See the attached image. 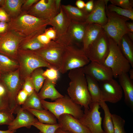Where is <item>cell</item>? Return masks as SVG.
<instances>
[{
  "label": "cell",
  "instance_id": "cell-22",
  "mask_svg": "<svg viewBox=\"0 0 133 133\" xmlns=\"http://www.w3.org/2000/svg\"><path fill=\"white\" fill-rule=\"evenodd\" d=\"M103 30L102 26L96 23L87 24L83 41L82 48L85 52Z\"/></svg>",
  "mask_w": 133,
  "mask_h": 133
},
{
  "label": "cell",
  "instance_id": "cell-56",
  "mask_svg": "<svg viewBox=\"0 0 133 133\" xmlns=\"http://www.w3.org/2000/svg\"><path fill=\"white\" fill-rule=\"evenodd\" d=\"M5 0H0V7H2L4 4Z\"/></svg>",
  "mask_w": 133,
  "mask_h": 133
},
{
  "label": "cell",
  "instance_id": "cell-7",
  "mask_svg": "<svg viewBox=\"0 0 133 133\" xmlns=\"http://www.w3.org/2000/svg\"><path fill=\"white\" fill-rule=\"evenodd\" d=\"M106 13L107 21L105 24L102 26L103 30L107 35L118 45L122 37L129 32L126 23L130 19L109 11L106 8Z\"/></svg>",
  "mask_w": 133,
  "mask_h": 133
},
{
  "label": "cell",
  "instance_id": "cell-41",
  "mask_svg": "<svg viewBox=\"0 0 133 133\" xmlns=\"http://www.w3.org/2000/svg\"><path fill=\"white\" fill-rule=\"evenodd\" d=\"M22 87V89L27 93L28 96L31 94L35 91L34 86L30 77L27 78L25 80Z\"/></svg>",
  "mask_w": 133,
  "mask_h": 133
},
{
  "label": "cell",
  "instance_id": "cell-20",
  "mask_svg": "<svg viewBox=\"0 0 133 133\" xmlns=\"http://www.w3.org/2000/svg\"><path fill=\"white\" fill-rule=\"evenodd\" d=\"M16 117L8 127L10 131L16 130L20 128L25 127L30 128L34 122L38 121L34 116L29 111L20 107L17 112Z\"/></svg>",
  "mask_w": 133,
  "mask_h": 133
},
{
  "label": "cell",
  "instance_id": "cell-13",
  "mask_svg": "<svg viewBox=\"0 0 133 133\" xmlns=\"http://www.w3.org/2000/svg\"><path fill=\"white\" fill-rule=\"evenodd\" d=\"M26 12L36 17L49 20L59 13L55 0H39Z\"/></svg>",
  "mask_w": 133,
  "mask_h": 133
},
{
  "label": "cell",
  "instance_id": "cell-34",
  "mask_svg": "<svg viewBox=\"0 0 133 133\" xmlns=\"http://www.w3.org/2000/svg\"><path fill=\"white\" fill-rule=\"evenodd\" d=\"M45 45L40 43L37 37L26 40H22L19 44V49L36 51L43 48Z\"/></svg>",
  "mask_w": 133,
  "mask_h": 133
},
{
  "label": "cell",
  "instance_id": "cell-38",
  "mask_svg": "<svg viewBox=\"0 0 133 133\" xmlns=\"http://www.w3.org/2000/svg\"><path fill=\"white\" fill-rule=\"evenodd\" d=\"M13 114L7 111H0V125H9L15 119Z\"/></svg>",
  "mask_w": 133,
  "mask_h": 133
},
{
  "label": "cell",
  "instance_id": "cell-49",
  "mask_svg": "<svg viewBox=\"0 0 133 133\" xmlns=\"http://www.w3.org/2000/svg\"><path fill=\"white\" fill-rule=\"evenodd\" d=\"M85 3L82 0H77L75 2V4L77 7L80 9H83L84 8Z\"/></svg>",
  "mask_w": 133,
  "mask_h": 133
},
{
  "label": "cell",
  "instance_id": "cell-11",
  "mask_svg": "<svg viewBox=\"0 0 133 133\" xmlns=\"http://www.w3.org/2000/svg\"><path fill=\"white\" fill-rule=\"evenodd\" d=\"M99 102H91L89 108L84 109L82 116L78 119L91 133H104L101 127L102 118Z\"/></svg>",
  "mask_w": 133,
  "mask_h": 133
},
{
  "label": "cell",
  "instance_id": "cell-31",
  "mask_svg": "<svg viewBox=\"0 0 133 133\" xmlns=\"http://www.w3.org/2000/svg\"><path fill=\"white\" fill-rule=\"evenodd\" d=\"M1 75L0 74V80L2 78ZM7 111L13 113L9 107L8 92L2 79L1 81H0V111Z\"/></svg>",
  "mask_w": 133,
  "mask_h": 133
},
{
  "label": "cell",
  "instance_id": "cell-10",
  "mask_svg": "<svg viewBox=\"0 0 133 133\" xmlns=\"http://www.w3.org/2000/svg\"><path fill=\"white\" fill-rule=\"evenodd\" d=\"M2 79L8 92L10 109L13 113L16 114L17 110L21 107L17 104L16 97L23 85L20 77L19 68L4 74Z\"/></svg>",
  "mask_w": 133,
  "mask_h": 133
},
{
  "label": "cell",
  "instance_id": "cell-26",
  "mask_svg": "<svg viewBox=\"0 0 133 133\" xmlns=\"http://www.w3.org/2000/svg\"><path fill=\"white\" fill-rule=\"evenodd\" d=\"M85 76L91 102L99 103L102 100V97L98 82L88 76Z\"/></svg>",
  "mask_w": 133,
  "mask_h": 133
},
{
  "label": "cell",
  "instance_id": "cell-32",
  "mask_svg": "<svg viewBox=\"0 0 133 133\" xmlns=\"http://www.w3.org/2000/svg\"><path fill=\"white\" fill-rule=\"evenodd\" d=\"M21 108L24 109H26L37 110H42L44 109L41 103V100L39 97L38 93L34 91L28 97Z\"/></svg>",
  "mask_w": 133,
  "mask_h": 133
},
{
  "label": "cell",
  "instance_id": "cell-9",
  "mask_svg": "<svg viewBox=\"0 0 133 133\" xmlns=\"http://www.w3.org/2000/svg\"><path fill=\"white\" fill-rule=\"evenodd\" d=\"M109 51L108 36L103 30L97 39L85 51L90 62L103 64Z\"/></svg>",
  "mask_w": 133,
  "mask_h": 133
},
{
  "label": "cell",
  "instance_id": "cell-16",
  "mask_svg": "<svg viewBox=\"0 0 133 133\" xmlns=\"http://www.w3.org/2000/svg\"><path fill=\"white\" fill-rule=\"evenodd\" d=\"M82 69L85 75L99 83L111 79L113 77L112 71L110 68L97 62H90Z\"/></svg>",
  "mask_w": 133,
  "mask_h": 133
},
{
  "label": "cell",
  "instance_id": "cell-52",
  "mask_svg": "<svg viewBox=\"0 0 133 133\" xmlns=\"http://www.w3.org/2000/svg\"><path fill=\"white\" fill-rule=\"evenodd\" d=\"M16 130L10 131L8 130L6 131L0 130V133H15Z\"/></svg>",
  "mask_w": 133,
  "mask_h": 133
},
{
  "label": "cell",
  "instance_id": "cell-29",
  "mask_svg": "<svg viewBox=\"0 0 133 133\" xmlns=\"http://www.w3.org/2000/svg\"><path fill=\"white\" fill-rule=\"evenodd\" d=\"M17 62L0 53V73L5 74L15 71L19 68Z\"/></svg>",
  "mask_w": 133,
  "mask_h": 133
},
{
  "label": "cell",
  "instance_id": "cell-51",
  "mask_svg": "<svg viewBox=\"0 0 133 133\" xmlns=\"http://www.w3.org/2000/svg\"><path fill=\"white\" fill-rule=\"evenodd\" d=\"M61 0H55L56 7L59 13L60 12L61 7Z\"/></svg>",
  "mask_w": 133,
  "mask_h": 133
},
{
  "label": "cell",
  "instance_id": "cell-30",
  "mask_svg": "<svg viewBox=\"0 0 133 133\" xmlns=\"http://www.w3.org/2000/svg\"><path fill=\"white\" fill-rule=\"evenodd\" d=\"M100 106L103 110L104 116L103 126L104 133H114V127L112 118V114L105 102L101 100L99 102Z\"/></svg>",
  "mask_w": 133,
  "mask_h": 133
},
{
  "label": "cell",
  "instance_id": "cell-37",
  "mask_svg": "<svg viewBox=\"0 0 133 133\" xmlns=\"http://www.w3.org/2000/svg\"><path fill=\"white\" fill-rule=\"evenodd\" d=\"M114 133H127L125 129V120L120 116L116 114H112Z\"/></svg>",
  "mask_w": 133,
  "mask_h": 133
},
{
  "label": "cell",
  "instance_id": "cell-2",
  "mask_svg": "<svg viewBox=\"0 0 133 133\" xmlns=\"http://www.w3.org/2000/svg\"><path fill=\"white\" fill-rule=\"evenodd\" d=\"M68 77L70 80L67 89L68 96L74 102L83 107L84 109L89 108L91 102V98L85 75L82 68L70 70Z\"/></svg>",
  "mask_w": 133,
  "mask_h": 133
},
{
  "label": "cell",
  "instance_id": "cell-55",
  "mask_svg": "<svg viewBox=\"0 0 133 133\" xmlns=\"http://www.w3.org/2000/svg\"><path fill=\"white\" fill-rule=\"evenodd\" d=\"M55 133H66L63 130H62L60 128H59L57 129Z\"/></svg>",
  "mask_w": 133,
  "mask_h": 133
},
{
  "label": "cell",
  "instance_id": "cell-45",
  "mask_svg": "<svg viewBox=\"0 0 133 133\" xmlns=\"http://www.w3.org/2000/svg\"><path fill=\"white\" fill-rule=\"evenodd\" d=\"M10 19L5 11L2 7H0V22L8 23Z\"/></svg>",
  "mask_w": 133,
  "mask_h": 133
},
{
  "label": "cell",
  "instance_id": "cell-57",
  "mask_svg": "<svg viewBox=\"0 0 133 133\" xmlns=\"http://www.w3.org/2000/svg\"><path fill=\"white\" fill-rule=\"evenodd\" d=\"M42 133L40 131L39 133Z\"/></svg>",
  "mask_w": 133,
  "mask_h": 133
},
{
  "label": "cell",
  "instance_id": "cell-12",
  "mask_svg": "<svg viewBox=\"0 0 133 133\" xmlns=\"http://www.w3.org/2000/svg\"><path fill=\"white\" fill-rule=\"evenodd\" d=\"M23 39L9 30L0 34V53L17 61L19 46Z\"/></svg>",
  "mask_w": 133,
  "mask_h": 133
},
{
  "label": "cell",
  "instance_id": "cell-58",
  "mask_svg": "<svg viewBox=\"0 0 133 133\" xmlns=\"http://www.w3.org/2000/svg\"></svg>",
  "mask_w": 133,
  "mask_h": 133
},
{
  "label": "cell",
  "instance_id": "cell-15",
  "mask_svg": "<svg viewBox=\"0 0 133 133\" xmlns=\"http://www.w3.org/2000/svg\"><path fill=\"white\" fill-rule=\"evenodd\" d=\"M71 22L61 6L59 13L49 20L48 23V25L51 26L56 31V37L55 41L64 45V40Z\"/></svg>",
  "mask_w": 133,
  "mask_h": 133
},
{
  "label": "cell",
  "instance_id": "cell-33",
  "mask_svg": "<svg viewBox=\"0 0 133 133\" xmlns=\"http://www.w3.org/2000/svg\"><path fill=\"white\" fill-rule=\"evenodd\" d=\"M44 71L42 67L38 68L32 72L30 76L34 90L37 93L42 87L46 79L43 75Z\"/></svg>",
  "mask_w": 133,
  "mask_h": 133
},
{
  "label": "cell",
  "instance_id": "cell-1",
  "mask_svg": "<svg viewBox=\"0 0 133 133\" xmlns=\"http://www.w3.org/2000/svg\"><path fill=\"white\" fill-rule=\"evenodd\" d=\"M49 20L39 18L21 12L16 17L10 19L7 30L14 32L26 40L37 37L44 33Z\"/></svg>",
  "mask_w": 133,
  "mask_h": 133
},
{
  "label": "cell",
  "instance_id": "cell-14",
  "mask_svg": "<svg viewBox=\"0 0 133 133\" xmlns=\"http://www.w3.org/2000/svg\"><path fill=\"white\" fill-rule=\"evenodd\" d=\"M99 83L102 94V101L116 103L120 100L123 97V91L116 81L113 78Z\"/></svg>",
  "mask_w": 133,
  "mask_h": 133
},
{
  "label": "cell",
  "instance_id": "cell-4",
  "mask_svg": "<svg viewBox=\"0 0 133 133\" xmlns=\"http://www.w3.org/2000/svg\"><path fill=\"white\" fill-rule=\"evenodd\" d=\"M17 61L19 67L20 79L30 77L32 72L39 67H52L34 51L18 49Z\"/></svg>",
  "mask_w": 133,
  "mask_h": 133
},
{
  "label": "cell",
  "instance_id": "cell-19",
  "mask_svg": "<svg viewBox=\"0 0 133 133\" xmlns=\"http://www.w3.org/2000/svg\"><path fill=\"white\" fill-rule=\"evenodd\" d=\"M109 0H94V6L89 13L85 23L87 24L96 23L103 26L107 21L106 8Z\"/></svg>",
  "mask_w": 133,
  "mask_h": 133
},
{
  "label": "cell",
  "instance_id": "cell-50",
  "mask_svg": "<svg viewBox=\"0 0 133 133\" xmlns=\"http://www.w3.org/2000/svg\"><path fill=\"white\" fill-rule=\"evenodd\" d=\"M126 25L129 31L133 33V23L132 22L127 21L126 23Z\"/></svg>",
  "mask_w": 133,
  "mask_h": 133
},
{
  "label": "cell",
  "instance_id": "cell-43",
  "mask_svg": "<svg viewBox=\"0 0 133 133\" xmlns=\"http://www.w3.org/2000/svg\"><path fill=\"white\" fill-rule=\"evenodd\" d=\"M39 0H25L21 8V12H26Z\"/></svg>",
  "mask_w": 133,
  "mask_h": 133
},
{
  "label": "cell",
  "instance_id": "cell-5",
  "mask_svg": "<svg viewBox=\"0 0 133 133\" xmlns=\"http://www.w3.org/2000/svg\"><path fill=\"white\" fill-rule=\"evenodd\" d=\"M108 37L109 51L103 64L112 70L115 78L123 73H127L131 68V65L121 52L119 46Z\"/></svg>",
  "mask_w": 133,
  "mask_h": 133
},
{
  "label": "cell",
  "instance_id": "cell-47",
  "mask_svg": "<svg viewBox=\"0 0 133 133\" xmlns=\"http://www.w3.org/2000/svg\"><path fill=\"white\" fill-rule=\"evenodd\" d=\"M94 0H89L85 3L84 9L89 13L92 11L93 8Z\"/></svg>",
  "mask_w": 133,
  "mask_h": 133
},
{
  "label": "cell",
  "instance_id": "cell-35",
  "mask_svg": "<svg viewBox=\"0 0 133 133\" xmlns=\"http://www.w3.org/2000/svg\"><path fill=\"white\" fill-rule=\"evenodd\" d=\"M106 8L109 11L114 12L118 15L133 20V10L124 9L112 4L107 5Z\"/></svg>",
  "mask_w": 133,
  "mask_h": 133
},
{
  "label": "cell",
  "instance_id": "cell-42",
  "mask_svg": "<svg viewBox=\"0 0 133 133\" xmlns=\"http://www.w3.org/2000/svg\"><path fill=\"white\" fill-rule=\"evenodd\" d=\"M28 96L27 93L23 89L18 92L16 97V102L17 105L20 106L22 105L25 101Z\"/></svg>",
  "mask_w": 133,
  "mask_h": 133
},
{
  "label": "cell",
  "instance_id": "cell-28",
  "mask_svg": "<svg viewBox=\"0 0 133 133\" xmlns=\"http://www.w3.org/2000/svg\"><path fill=\"white\" fill-rule=\"evenodd\" d=\"M124 56L129 61L131 66L133 67V44L127 34L122 38L118 45Z\"/></svg>",
  "mask_w": 133,
  "mask_h": 133
},
{
  "label": "cell",
  "instance_id": "cell-48",
  "mask_svg": "<svg viewBox=\"0 0 133 133\" xmlns=\"http://www.w3.org/2000/svg\"><path fill=\"white\" fill-rule=\"evenodd\" d=\"M8 23L0 22V34L4 33L7 30Z\"/></svg>",
  "mask_w": 133,
  "mask_h": 133
},
{
  "label": "cell",
  "instance_id": "cell-18",
  "mask_svg": "<svg viewBox=\"0 0 133 133\" xmlns=\"http://www.w3.org/2000/svg\"><path fill=\"white\" fill-rule=\"evenodd\" d=\"M57 119L61 126L60 128L66 133H91L78 119L71 115L63 114Z\"/></svg>",
  "mask_w": 133,
  "mask_h": 133
},
{
  "label": "cell",
  "instance_id": "cell-24",
  "mask_svg": "<svg viewBox=\"0 0 133 133\" xmlns=\"http://www.w3.org/2000/svg\"><path fill=\"white\" fill-rule=\"evenodd\" d=\"M56 84V83L46 78L40 91L38 93L40 99L44 100L49 99L51 100H55L63 97L64 95L60 94L56 89L55 86Z\"/></svg>",
  "mask_w": 133,
  "mask_h": 133
},
{
  "label": "cell",
  "instance_id": "cell-44",
  "mask_svg": "<svg viewBox=\"0 0 133 133\" xmlns=\"http://www.w3.org/2000/svg\"><path fill=\"white\" fill-rule=\"evenodd\" d=\"M44 33L50 39L55 41L56 37V33L54 29L52 27L46 29Z\"/></svg>",
  "mask_w": 133,
  "mask_h": 133
},
{
  "label": "cell",
  "instance_id": "cell-40",
  "mask_svg": "<svg viewBox=\"0 0 133 133\" xmlns=\"http://www.w3.org/2000/svg\"><path fill=\"white\" fill-rule=\"evenodd\" d=\"M59 71L53 68H49L44 71L43 75L50 80L57 83L59 78Z\"/></svg>",
  "mask_w": 133,
  "mask_h": 133
},
{
  "label": "cell",
  "instance_id": "cell-6",
  "mask_svg": "<svg viewBox=\"0 0 133 133\" xmlns=\"http://www.w3.org/2000/svg\"><path fill=\"white\" fill-rule=\"evenodd\" d=\"M90 62L82 48L73 45L66 46L59 72L64 74L68 71L82 68Z\"/></svg>",
  "mask_w": 133,
  "mask_h": 133
},
{
  "label": "cell",
  "instance_id": "cell-3",
  "mask_svg": "<svg viewBox=\"0 0 133 133\" xmlns=\"http://www.w3.org/2000/svg\"><path fill=\"white\" fill-rule=\"evenodd\" d=\"M41 102L43 109L51 112L57 119L60 116L67 114L79 119L83 114L82 107L74 102L66 95L53 102L42 100H41Z\"/></svg>",
  "mask_w": 133,
  "mask_h": 133
},
{
  "label": "cell",
  "instance_id": "cell-53",
  "mask_svg": "<svg viewBox=\"0 0 133 133\" xmlns=\"http://www.w3.org/2000/svg\"><path fill=\"white\" fill-rule=\"evenodd\" d=\"M130 74L129 78L131 80H133V69L131 68L129 72Z\"/></svg>",
  "mask_w": 133,
  "mask_h": 133
},
{
  "label": "cell",
  "instance_id": "cell-8",
  "mask_svg": "<svg viewBox=\"0 0 133 133\" xmlns=\"http://www.w3.org/2000/svg\"><path fill=\"white\" fill-rule=\"evenodd\" d=\"M66 47L57 41L52 40L43 48L34 51L59 72Z\"/></svg>",
  "mask_w": 133,
  "mask_h": 133
},
{
  "label": "cell",
  "instance_id": "cell-46",
  "mask_svg": "<svg viewBox=\"0 0 133 133\" xmlns=\"http://www.w3.org/2000/svg\"><path fill=\"white\" fill-rule=\"evenodd\" d=\"M37 38L40 43L44 45L48 44L51 40L44 33L38 36Z\"/></svg>",
  "mask_w": 133,
  "mask_h": 133
},
{
  "label": "cell",
  "instance_id": "cell-39",
  "mask_svg": "<svg viewBox=\"0 0 133 133\" xmlns=\"http://www.w3.org/2000/svg\"><path fill=\"white\" fill-rule=\"evenodd\" d=\"M112 4L121 8L133 10V1L132 0H109Z\"/></svg>",
  "mask_w": 133,
  "mask_h": 133
},
{
  "label": "cell",
  "instance_id": "cell-36",
  "mask_svg": "<svg viewBox=\"0 0 133 133\" xmlns=\"http://www.w3.org/2000/svg\"><path fill=\"white\" fill-rule=\"evenodd\" d=\"M32 125L43 133H55L56 130L61 127L58 123L54 124H49L41 123L38 121L34 123Z\"/></svg>",
  "mask_w": 133,
  "mask_h": 133
},
{
  "label": "cell",
  "instance_id": "cell-23",
  "mask_svg": "<svg viewBox=\"0 0 133 133\" xmlns=\"http://www.w3.org/2000/svg\"><path fill=\"white\" fill-rule=\"evenodd\" d=\"M61 6L71 21L85 23L89 13L84 8L80 9L70 4L61 5Z\"/></svg>",
  "mask_w": 133,
  "mask_h": 133
},
{
  "label": "cell",
  "instance_id": "cell-25",
  "mask_svg": "<svg viewBox=\"0 0 133 133\" xmlns=\"http://www.w3.org/2000/svg\"><path fill=\"white\" fill-rule=\"evenodd\" d=\"M25 0H5L1 7L6 12L10 19L15 18L21 12V8Z\"/></svg>",
  "mask_w": 133,
  "mask_h": 133
},
{
  "label": "cell",
  "instance_id": "cell-17",
  "mask_svg": "<svg viewBox=\"0 0 133 133\" xmlns=\"http://www.w3.org/2000/svg\"><path fill=\"white\" fill-rule=\"evenodd\" d=\"M87 25L85 23L71 21L64 40V45L66 46L73 45L80 48L82 46Z\"/></svg>",
  "mask_w": 133,
  "mask_h": 133
},
{
  "label": "cell",
  "instance_id": "cell-27",
  "mask_svg": "<svg viewBox=\"0 0 133 133\" xmlns=\"http://www.w3.org/2000/svg\"><path fill=\"white\" fill-rule=\"evenodd\" d=\"M25 109L35 116L38 121L41 123L49 124H54L58 123L56 117L49 110L44 109L41 110L30 109Z\"/></svg>",
  "mask_w": 133,
  "mask_h": 133
},
{
  "label": "cell",
  "instance_id": "cell-21",
  "mask_svg": "<svg viewBox=\"0 0 133 133\" xmlns=\"http://www.w3.org/2000/svg\"><path fill=\"white\" fill-rule=\"evenodd\" d=\"M119 84L124 95L126 104L133 110V83L127 73H123L118 77Z\"/></svg>",
  "mask_w": 133,
  "mask_h": 133
},
{
  "label": "cell",
  "instance_id": "cell-54",
  "mask_svg": "<svg viewBox=\"0 0 133 133\" xmlns=\"http://www.w3.org/2000/svg\"><path fill=\"white\" fill-rule=\"evenodd\" d=\"M127 34L129 38L133 41V33L129 32Z\"/></svg>",
  "mask_w": 133,
  "mask_h": 133
}]
</instances>
